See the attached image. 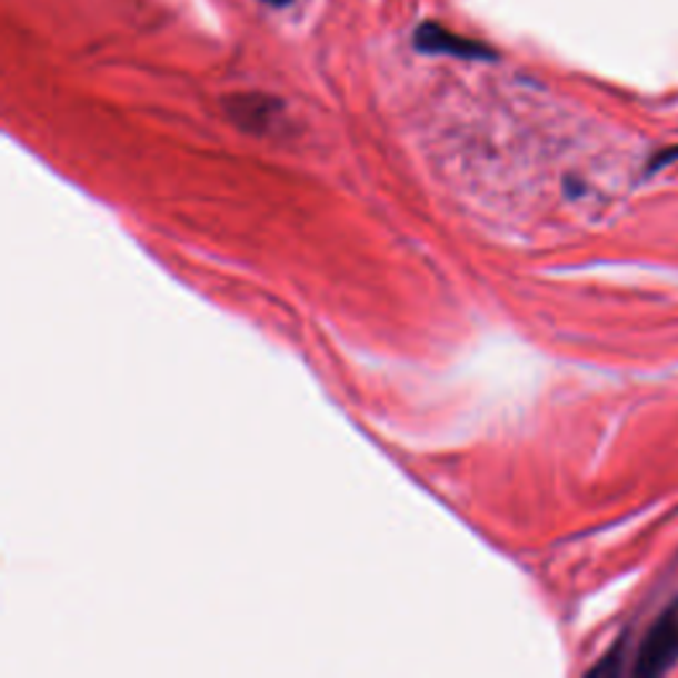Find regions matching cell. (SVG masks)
I'll use <instances>...</instances> for the list:
<instances>
[{
    "mask_svg": "<svg viewBox=\"0 0 678 678\" xmlns=\"http://www.w3.org/2000/svg\"><path fill=\"white\" fill-rule=\"evenodd\" d=\"M262 3L276 6V9H281V6H289V3H292V0H262Z\"/></svg>",
    "mask_w": 678,
    "mask_h": 678,
    "instance_id": "4",
    "label": "cell"
},
{
    "mask_svg": "<svg viewBox=\"0 0 678 678\" xmlns=\"http://www.w3.org/2000/svg\"><path fill=\"white\" fill-rule=\"evenodd\" d=\"M674 159H678V147L670 149V151H662V154H657V159L652 162V170H660L662 164L674 162Z\"/></svg>",
    "mask_w": 678,
    "mask_h": 678,
    "instance_id": "3",
    "label": "cell"
},
{
    "mask_svg": "<svg viewBox=\"0 0 678 678\" xmlns=\"http://www.w3.org/2000/svg\"><path fill=\"white\" fill-rule=\"evenodd\" d=\"M413 46L425 53H448V57L456 59H496L493 48L480 43V40L461 38V34L446 30V27L435 22H425L417 27V32H413Z\"/></svg>",
    "mask_w": 678,
    "mask_h": 678,
    "instance_id": "2",
    "label": "cell"
},
{
    "mask_svg": "<svg viewBox=\"0 0 678 678\" xmlns=\"http://www.w3.org/2000/svg\"><path fill=\"white\" fill-rule=\"evenodd\" d=\"M678 662V601L668 607L649 628L636 655L634 674L641 678H655L668 674Z\"/></svg>",
    "mask_w": 678,
    "mask_h": 678,
    "instance_id": "1",
    "label": "cell"
}]
</instances>
